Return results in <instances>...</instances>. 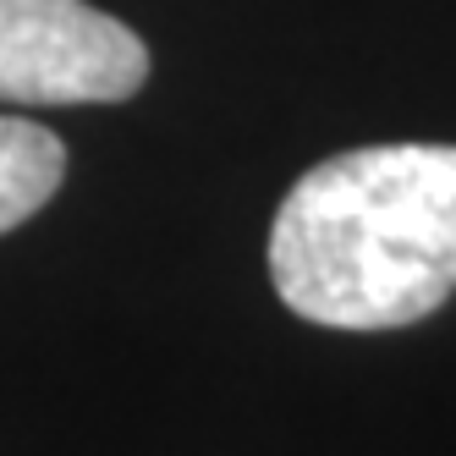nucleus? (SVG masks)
I'll return each instance as SVG.
<instances>
[{"label": "nucleus", "mask_w": 456, "mask_h": 456, "mask_svg": "<svg viewBox=\"0 0 456 456\" xmlns=\"http://www.w3.org/2000/svg\"><path fill=\"white\" fill-rule=\"evenodd\" d=\"M281 303L324 330H402L456 291V143L319 159L270 225Z\"/></svg>", "instance_id": "obj_1"}, {"label": "nucleus", "mask_w": 456, "mask_h": 456, "mask_svg": "<svg viewBox=\"0 0 456 456\" xmlns=\"http://www.w3.org/2000/svg\"><path fill=\"white\" fill-rule=\"evenodd\" d=\"M149 77V50L88 0H0V105H116Z\"/></svg>", "instance_id": "obj_2"}, {"label": "nucleus", "mask_w": 456, "mask_h": 456, "mask_svg": "<svg viewBox=\"0 0 456 456\" xmlns=\"http://www.w3.org/2000/svg\"><path fill=\"white\" fill-rule=\"evenodd\" d=\"M61 176H67V143L28 116H0V237L39 215Z\"/></svg>", "instance_id": "obj_3"}]
</instances>
